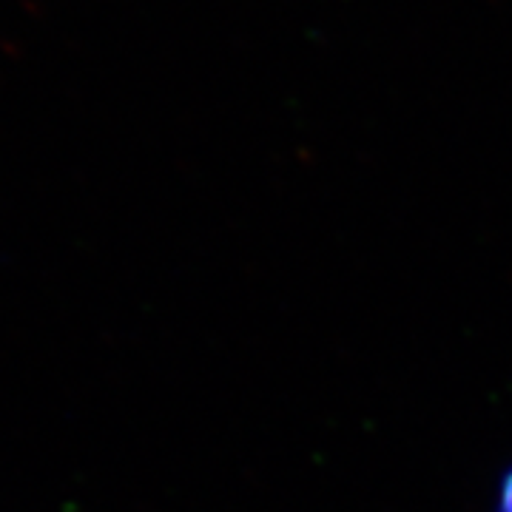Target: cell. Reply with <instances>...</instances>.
I'll return each instance as SVG.
<instances>
[{"label": "cell", "mask_w": 512, "mask_h": 512, "mask_svg": "<svg viewBox=\"0 0 512 512\" xmlns=\"http://www.w3.org/2000/svg\"><path fill=\"white\" fill-rule=\"evenodd\" d=\"M504 507H507V512H512V481L507 484V493H504Z\"/></svg>", "instance_id": "1"}]
</instances>
